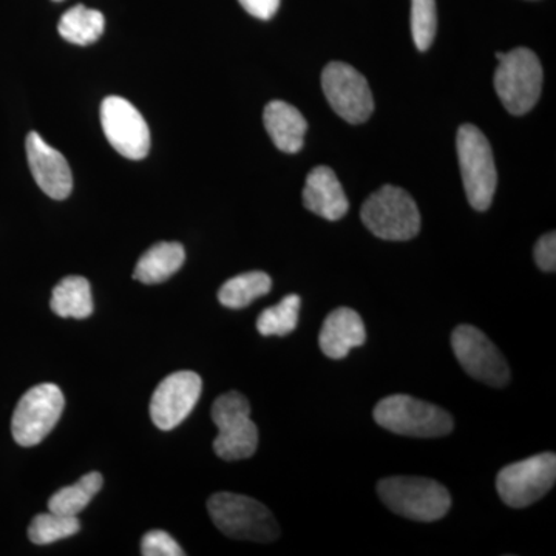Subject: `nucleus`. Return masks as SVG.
Wrapping results in <instances>:
<instances>
[{"mask_svg":"<svg viewBox=\"0 0 556 556\" xmlns=\"http://www.w3.org/2000/svg\"><path fill=\"white\" fill-rule=\"evenodd\" d=\"M456 149L468 203L484 212L492 206L497 185L495 159L489 139L473 124H464L457 130Z\"/></svg>","mask_w":556,"mask_h":556,"instance_id":"7ed1b4c3","label":"nucleus"},{"mask_svg":"<svg viewBox=\"0 0 556 556\" xmlns=\"http://www.w3.org/2000/svg\"><path fill=\"white\" fill-rule=\"evenodd\" d=\"M437 30V0H412V33L417 50L430 49Z\"/></svg>","mask_w":556,"mask_h":556,"instance_id":"393cba45","label":"nucleus"},{"mask_svg":"<svg viewBox=\"0 0 556 556\" xmlns=\"http://www.w3.org/2000/svg\"><path fill=\"white\" fill-rule=\"evenodd\" d=\"M212 420L218 427L215 455L228 463L254 456L258 430L251 419V404L243 394L239 391L222 394L212 405Z\"/></svg>","mask_w":556,"mask_h":556,"instance_id":"423d86ee","label":"nucleus"},{"mask_svg":"<svg viewBox=\"0 0 556 556\" xmlns=\"http://www.w3.org/2000/svg\"><path fill=\"white\" fill-rule=\"evenodd\" d=\"M79 530L78 517H65V515L50 511V514H40L33 518L31 525L28 527V538L38 546H47V544L76 535Z\"/></svg>","mask_w":556,"mask_h":556,"instance_id":"b1692460","label":"nucleus"},{"mask_svg":"<svg viewBox=\"0 0 556 556\" xmlns=\"http://www.w3.org/2000/svg\"><path fill=\"white\" fill-rule=\"evenodd\" d=\"M105 20L101 11L76 5L62 14L58 31L76 46H90L104 35Z\"/></svg>","mask_w":556,"mask_h":556,"instance_id":"aec40b11","label":"nucleus"},{"mask_svg":"<svg viewBox=\"0 0 556 556\" xmlns=\"http://www.w3.org/2000/svg\"><path fill=\"white\" fill-rule=\"evenodd\" d=\"M300 306L302 299L298 294H289L278 305L263 311L257 320L260 334L265 338H285L291 334L299 325Z\"/></svg>","mask_w":556,"mask_h":556,"instance_id":"5701e85b","label":"nucleus"},{"mask_svg":"<svg viewBox=\"0 0 556 556\" xmlns=\"http://www.w3.org/2000/svg\"><path fill=\"white\" fill-rule=\"evenodd\" d=\"M207 510L219 532L233 540L273 543L280 529L269 508L254 497L222 492L208 497Z\"/></svg>","mask_w":556,"mask_h":556,"instance_id":"f257e3e1","label":"nucleus"},{"mask_svg":"<svg viewBox=\"0 0 556 556\" xmlns=\"http://www.w3.org/2000/svg\"><path fill=\"white\" fill-rule=\"evenodd\" d=\"M25 148H27L28 164H30L36 185L50 199H67L73 189L72 170L67 160L56 149L47 144L36 131L28 134Z\"/></svg>","mask_w":556,"mask_h":556,"instance_id":"4468645a","label":"nucleus"},{"mask_svg":"<svg viewBox=\"0 0 556 556\" xmlns=\"http://www.w3.org/2000/svg\"><path fill=\"white\" fill-rule=\"evenodd\" d=\"M141 554L144 556H182L185 552L169 533L164 530H152L142 538Z\"/></svg>","mask_w":556,"mask_h":556,"instance_id":"a878e982","label":"nucleus"},{"mask_svg":"<svg viewBox=\"0 0 556 556\" xmlns=\"http://www.w3.org/2000/svg\"><path fill=\"white\" fill-rule=\"evenodd\" d=\"M101 124L112 148L129 160H142L150 149L148 123L131 102L109 97L101 104Z\"/></svg>","mask_w":556,"mask_h":556,"instance_id":"f8f14e48","label":"nucleus"},{"mask_svg":"<svg viewBox=\"0 0 556 556\" xmlns=\"http://www.w3.org/2000/svg\"><path fill=\"white\" fill-rule=\"evenodd\" d=\"M266 131L277 149L285 153H298L305 146L308 123L294 105L285 101L269 102L263 113Z\"/></svg>","mask_w":556,"mask_h":556,"instance_id":"f3484780","label":"nucleus"},{"mask_svg":"<svg viewBox=\"0 0 556 556\" xmlns=\"http://www.w3.org/2000/svg\"><path fill=\"white\" fill-rule=\"evenodd\" d=\"M362 222L378 239L407 241L420 230V214L407 190L382 186L368 197L361 211Z\"/></svg>","mask_w":556,"mask_h":556,"instance_id":"20e7f679","label":"nucleus"},{"mask_svg":"<svg viewBox=\"0 0 556 556\" xmlns=\"http://www.w3.org/2000/svg\"><path fill=\"white\" fill-rule=\"evenodd\" d=\"M241 7L257 20L269 21L280 9V0H239Z\"/></svg>","mask_w":556,"mask_h":556,"instance_id":"cd10ccee","label":"nucleus"},{"mask_svg":"<svg viewBox=\"0 0 556 556\" xmlns=\"http://www.w3.org/2000/svg\"><path fill=\"white\" fill-rule=\"evenodd\" d=\"M457 362L471 378L486 386L501 388L510 380V368L501 351L481 329L459 325L452 334Z\"/></svg>","mask_w":556,"mask_h":556,"instance_id":"9b49d317","label":"nucleus"},{"mask_svg":"<svg viewBox=\"0 0 556 556\" xmlns=\"http://www.w3.org/2000/svg\"><path fill=\"white\" fill-rule=\"evenodd\" d=\"M375 420L391 433L409 438H441L453 431L448 412L407 394L382 399L376 405Z\"/></svg>","mask_w":556,"mask_h":556,"instance_id":"39448f33","label":"nucleus"},{"mask_svg":"<svg viewBox=\"0 0 556 556\" xmlns=\"http://www.w3.org/2000/svg\"><path fill=\"white\" fill-rule=\"evenodd\" d=\"M65 399L61 388L54 383H40L33 387L14 409L11 419V433L22 447L40 444L61 419Z\"/></svg>","mask_w":556,"mask_h":556,"instance_id":"6e6552de","label":"nucleus"},{"mask_svg":"<svg viewBox=\"0 0 556 556\" xmlns=\"http://www.w3.org/2000/svg\"><path fill=\"white\" fill-rule=\"evenodd\" d=\"M380 500L390 510L413 521L433 522L444 518L452 507V496L434 479L391 477L378 484Z\"/></svg>","mask_w":556,"mask_h":556,"instance_id":"f03ea898","label":"nucleus"},{"mask_svg":"<svg viewBox=\"0 0 556 556\" xmlns=\"http://www.w3.org/2000/svg\"><path fill=\"white\" fill-rule=\"evenodd\" d=\"M321 87L332 110L350 124L371 118L375 100L368 80L345 62H329L321 73Z\"/></svg>","mask_w":556,"mask_h":556,"instance_id":"9d476101","label":"nucleus"},{"mask_svg":"<svg viewBox=\"0 0 556 556\" xmlns=\"http://www.w3.org/2000/svg\"><path fill=\"white\" fill-rule=\"evenodd\" d=\"M104 485V478L98 471L84 475L76 484L64 486L49 501V510L65 517H78L90 501Z\"/></svg>","mask_w":556,"mask_h":556,"instance_id":"4be33fe9","label":"nucleus"},{"mask_svg":"<svg viewBox=\"0 0 556 556\" xmlns=\"http://www.w3.org/2000/svg\"><path fill=\"white\" fill-rule=\"evenodd\" d=\"M50 306L60 317H90L93 314V298L89 280L79 276L62 278L53 289Z\"/></svg>","mask_w":556,"mask_h":556,"instance_id":"6ab92c4d","label":"nucleus"},{"mask_svg":"<svg viewBox=\"0 0 556 556\" xmlns=\"http://www.w3.org/2000/svg\"><path fill=\"white\" fill-rule=\"evenodd\" d=\"M495 89L511 115H526L535 108L543 89V67L536 54L529 49L504 54L496 68Z\"/></svg>","mask_w":556,"mask_h":556,"instance_id":"0eeeda50","label":"nucleus"},{"mask_svg":"<svg viewBox=\"0 0 556 556\" xmlns=\"http://www.w3.org/2000/svg\"><path fill=\"white\" fill-rule=\"evenodd\" d=\"M273 280L262 270L240 274L230 278L218 291V300L223 306L230 309L247 308L254 300L268 294Z\"/></svg>","mask_w":556,"mask_h":556,"instance_id":"412c9836","label":"nucleus"},{"mask_svg":"<svg viewBox=\"0 0 556 556\" xmlns=\"http://www.w3.org/2000/svg\"><path fill=\"white\" fill-rule=\"evenodd\" d=\"M556 481V456L554 453L508 464L497 473V495L508 507L532 506L551 492Z\"/></svg>","mask_w":556,"mask_h":556,"instance_id":"1a4fd4ad","label":"nucleus"},{"mask_svg":"<svg viewBox=\"0 0 556 556\" xmlns=\"http://www.w3.org/2000/svg\"><path fill=\"white\" fill-rule=\"evenodd\" d=\"M533 255H535L538 268L544 270V273H555L556 233L551 232L546 233V236L541 237V239L536 241L535 251H533Z\"/></svg>","mask_w":556,"mask_h":556,"instance_id":"bb28decb","label":"nucleus"},{"mask_svg":"<svg viewBox=\"0 0 556 556\" xmlns=\"http://www.w3.org/2000/svg\"><path fill=\"white\" fill-rule=\"evenodd\" d=\"M185 260L186 252L182 244L175 241H161L139 258L134 278L144 285L163 283L181 269Z\"/></svg>","mask_w":556,"mask_h":556,"instance_id":"a211bd4d","label":"nucleus"},{"mask_svg":"<svg viewBox=\"0 0 556 556\" xmlns=\"http://www.w3.org/2000/svg\"><path fill=\"white\" fill-rule=\"evenodd\" d=\"M303 206L328 222L345 217L350 201L334 170L318 166L309 172L303 188Z\"/></svg>","mask_w":556,"mask_h":556,"instance_id":"2eb2a0df","label":"nucleus"},{"mask_svg":"<svg viewBox=\"0 0 556 556\" xmlns=\"http://www.w3.org/2000/svg\"><path fill=\"white\" fill-rule=\"evenodd\" d=\"M367 342V329L356 311L339 308L332 311L321 325L318 345L329 358L346 357L351 350Z\"/></svg>","mask_w":556,"mask_h":556,"instance_id":"dca6fc26","label":"nucleus"},{"mask_svg":"<svg viewBox=\"0 0 556 556\" xmlns=\"http://www.w3.org/2000/svg\"><path fill=\"white\" fill-rule=\"evenodd\" d=\"M54 2H61V0H54Z\"/></svg>","mask_w":556,"mask_h":556,"instance_id":"c85d7f7f","label":"nucleus"},{"mask_svg":"<svg viewBox=\"0 0 556 556\" xmlns=\"http://www.w3.org/2000/svg\"><path fill=\"white\" fill-rule=\"evenodd\" d=\"M203 391V380L193 371L167 376L150 399V417L160 430L178 427L195 408Z\"/></svg>","mask_w":556,"mask_h":556,"instance_id":"ddd939ff","label":"nucleus"}]
</instances>
